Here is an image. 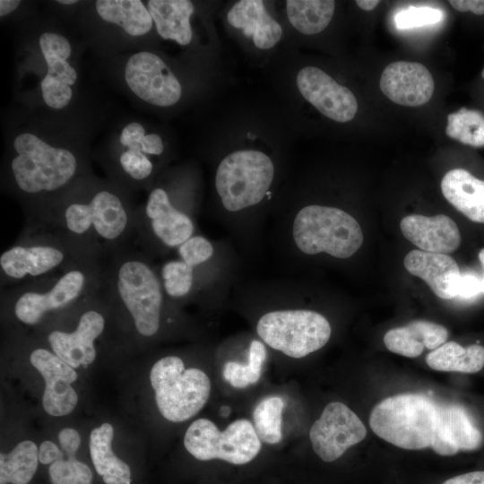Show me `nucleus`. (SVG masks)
<instances>
[{
    "label": "nucleus",
    "instance_id": "nucleus-1",
    "mask_svg": "<svg viewBox=\"0 0 484 484\" xmlns=\"http://www.w3.org/2000/svg\"><path fill=\"white\" fill-rule=\"evenodd\" d=\"M26 226L41 228L61 237L81 255L96 260L125 250L135 232V212L108 188L58 200Z\"/></svg>",
    "mask_w": 484,
    "mask_h": 484
},
{
    "label": "nucleus",
    "instance_id": "nucleus-2",
    "mask_svg": "<svg viewBox=\"0 0 484 484\" xmlns=\"http://www.w3.org/2000/svg\"><path fill=\"white\" fill-rule=\"evenodd\" d=\"M103 283L100 263L86 260L62 272L2 289V301L17 322L34 326L97 294Z\"/></svg>",
    "mask_w": 484,
    "mask_h": 484
},
{
    "label": "nucleus",
    "instance_id": "nucleus-3",
    "mask_svg": "<svg viewBox=\"0 0 484 484\" xmlns=\"http://www.w3.org/2000/svg\"><path fill=\"white\" fill-rule=\"evenodd\" d=\"M103 290L108 301L130 316L138 335L150 338L159 333L166 293L146 256L127 248L111 256Z\"/></svg>",
    "mask_w": 484,
    "mask_h": 484
},
{
    "label": "nucleus",
    "instance_id": "nucleus-4",
    "mask_svg": "<svg viewBox=\"0 0 484 484\" xmlns=\"http://www.w3.org/2000/svg\"><path fill=\"white\" fill-rule=\"evenodd\" d=\"M369 426L393 445L409 450L431 447L436 453L442 434V405L419 393L390 396L374 407Z\"/></svg>",
    "mask_w": 484,
    "mask_h": 484
},
{
    "label": "nucleus",
    "instance_id": "nucleus-5",
    "mask_svg": "<svg viewBox=\"0 0 484 484\" xmlns=\"http://www.w3.org/2000/svg\"><path fill=\"white\" fill-rule=\"evenodd\" d=\"M86 260L91 259L81 255L56 233L26 226L17 241L0 255L1 287L10 288L62 272Z\"/></svg>",
    "mask_w": 484,
    "mask_h": 484
},
{
    "label": "nucleus",
    "instance_id": "nucleus-6",
    "mask_svg": "<svg viewBox=\"0 0 484 484\" xmlns=\"http://www.w3.org/2000/svg\"><path fill=\"white\" fill-rule=\"evenodd\" d=\"M16 151L10 162L17 189L30 198L61 191L75 177L79 164L69 150L52 146L30 133L13 142Z\"/></svg>",
    "mask_w": 484,
    "mask_h": 484
},
{
    "label": "nucleus",
    "instance_id": "nucleus-7",
    "mask_svg": "<svg viewBox=\"0 0 484 484\" xmlns=\"http://www.w3.org/2000/svg\"><path fill=\"white\" fill-rule=\"evenodd\" d=\"M292 237L304 254L326 253L336 258H348L361 246L362 229L350 214L331 206L312 204L296 215Z\"/></svg>",
    "mask_w": 484,
    "mask_h": 484
},
{
    "label": "nucleus",
    "instance_id": "nucleus-8",
    "mask_svg": "<svg viewBox=\"0 0 484 484\" xmlns=\"http://www.w3.org/2000/svg\"><path fill=\"white\" fill-rule=\"evenodd\" d=\"M159 411L171 422H182L197 414L208 401L211 382L196 367L186 368L177 356L157 360L150 372Z\"/></svg>",
    "mask_w": 484,
    "mask_h": 484
},
{
    "label": "nucleus",
    "instance_id": "nucleus-9",
    "mask_svg": "<svg viewBox=\"0 0 484 484\" xmlns=\"http://www.w3.org/2000/svg\"><path fill=\"white\" fill-rule=\"evenodd\" d=\"M273 177L274 166L268 155L257 150H238L220 162L215 187L223 207L238 212L258 204Z\"/></svg>",
    "mask_w": 484,
    "mask_h": 484
},
{
    "label": "nucleus",
    "instance_id": "nucleus-10",
    "mask_svg": "<svg viewBox=\"0 0 484 484\" xmlns=\"http://www.w3.org/2000/svg\"><path fill=\"white\" fill-rule=\"evenodd\" d=\"M256 332L271 348L300 359L323 348L332 329L320 313L307 309L276 310L259 319Z\"/></svg>",
    "mask_w": 484,
    "mask_h": 484
},
{
    "label": "nucleus",
    "instance_id": "nucleus-11",
    "mask_svg": "<svg viewBox=\"0 0 484 484\" xmlns=\"http://www.w3.org/2000/svg\"><path fill=\"white\" fill-rule=\"evenodd\" d=\"M184 445L197 460L219 459L240 465L256 457L261 450V440L247 419H237L224 431H220L212 421L199 419L188 427Z\"/></svg>",
    "mask_w": 484,
    "mask_h": 484
},
{
    "label": "nucleus",
    "instance_id": "nucleus-12",
    "mask_svg": "<svg viewBox=\"0 0 484 484\" xmlns=\"http://www.w3.org/2000/svg\"><path fill=\"white\" fill-rule=\"evenodd\" d=\"M101 291L79 303L72 330L53 328L46 335L50 350L73 368L87 367L96 359L95 341L104 333L107 320Z\"/></svg>",
    "mask_w": 484,
    "mask_h": 484
},
{
    "label": "nucleus",
    "instance_id": "nucleus-13",
    "mask_svg": "<svg viewBox=\"0 0 484 484\" xmlns=\"http://www.w3.org/2000/svg\"><path fill=\"white\" fill-rule=\"evenodd\" d=\"M194 231L190 215L178 209L162 187L153 188L143 212H135V233L145 246L158 244L177 248L194 236Z\"/></svg>",
    "mask_w": 484,
    "mask_h": 484
},
{
    "label": "nucleus",
    "instance_id": "nucleus-14",
    "mask_svg": "<svg viewBox=\"0 0 484 484\" xmlns=\"http://www.w3.org/2000/svg\"><path fill=\"white\" fill-rule=\"evenodd\" d=\"M366 435V427L358 415L340 402L328 403L309 431L313 450L326 462L340 458Z\"/></svg>",
    "mask_w": 484,
    "mask_h": 484
},
{
    "label": "nucleus",
    "instance_id": "nucleus-15",
    "mask_svg": "<svg viewBox=\"0 0 484 484\" xmlns=\"http://www.w3.org/2000/svg\"><path fill=\"white\" fill-rule=\"evenodd\" d=\"M125 79L137 97L154 106H172L182 95L176 75L151 52L142 51L131 56L125 67Z\"/></svg>",
    "mask_w": 484,
    "mask_h": 484
},
{
    "label": "nucleus",
    "instance_id": "nucleus-16",
    "mask_svg": "<svg viewBox=\"0 0 484 484\" xmlns=\"http://www.w3.org/2000/svg\"><path fill=\"white\" fill-rule=\"evenodd\" d=\"M297 86L306 100L333 121L349 122L358 111V102L351 91L320 68H302L297 75Z\"/></svg>",
    "mask_w": 484,
    "mask_h": 484
},
{
    "label": "nucleus",
    "instance_id": "nucleus-17",
    "mask_svg": "<svg viewBox=\"0 0 484 484\" xmlns=\"http://www.w3.org/2000/svg\"><path fill=\"white\" fill-rule=\"evenodd\" d=\"M29 359L45 382L42 398L45 411L52 416L71 413L78 402L77 393L71 385L77 379L75 369L42 347L32 350Z\"/></svg>",
    "mask_w": 484,
    "mask_h": 484
},
{
    "label": "nucleus",
    "instance_id": "nucleus-18",
    "mask_svg": "<svg viewBox=\"0 0 484 484\" xmlns=\"http://www.w3.org/2000/svg\"><path fill=\"white\" fill-rule=\"evenodd\" d=\"M379 86L385 96L393 102L406 107H419L429 101L435 82L422 64L396 61L384 69Z\"/></svg>",
    "mask_w": 484,
    "mask_h": 484
},
{
    "label": "nucleus",
    "instance_id": "nucleus-19",
    "mask_svg": "<svg viewBox=\"0 0 484 484\" xmlns=\"http://www.w3.org/2000/svg\"><path fill=\"white\" fill-rule=\"evenodd\" d=\"M400 229L404 238L422 251L447 255L461 244L458 226L444 214L408 215L401 220Z\"/></svg>",
    "mask_w": 484,
    "mask_h": 484
},
{
    "label": "nucleus",
    "instance_id": "nucleus-20",
    "mask_svg": "<svg viewBox=\"0 0 484 484\" xmlns=\"http://www.w3.org/2000/svg\"><path fill=\"white\" fill-rule=\"evenodd\" d=\"M403 264L408 272L423 280L440 298H456L461 272L450 255L415 249L406 255Z\"/></svg>",
    "mask_w": 484,
    "mask_h": 484
},
{
    "label": "nucleus",
    "instance_id": "nucleus-21",
    "mask_svg": "<svg viewBox=\"0 0 484 484\" xmlns=\"http://www.w3.org/2000/svg\"><path fill=\"white\" fill-rule=\"evenodd\" d=\"M228 22L241 29L251 37L255 46L268 49L276 45L282 36L281 26L269 14L261 0H241L227 13Z\"/></svg>",
    "mask_w": 484,
    "mask_h": 484
},
{
    "label": "nucleus",
    "instance_id": "nucleus-22",
    "mask_svg": "<svg viewBox=\"0 0 484 484\" xmlns=\"http://www.w3.org/2000/svg\"><path fill=\"white\" fill-rule=\"evenodd\" d=\"M448 332L445 327L426 320H414L408 324L389 330L384 336V343L391 352L407 357L419 356L424 348L436 350L446 342Z\"/></svg>",
    "mask_w": 484,
    "mask_h": 484
},
{
    "label": "nucleus",
    "instance_id": "nucleus-23",
    "mask_svg": "<svg viewBox=\"0 0 484 484\" xmlns=\"http://www.w3.org/2000/svg\"><path fill=\"white\" fill-rule=\"evenodd\" d=\"M441 190L445 198L469 220L484 223V180L465 169H454L442 178Z\"/></svg>",
    "mask_w": 484,
    "mask_h": 484
},
{
    "label": "nucleus",
    "instance_id": "nucleus-24",
    "mask_svg": "<svg viewBox=\"0 0 484 484\" xmlns=\"http://www.w3.org/2000/svg\"><path fill=\"white\" fill-rule=\"evenodd\" d=\"M148 11L157 32L164 39L186 46L192 40L190 17L194 5L189 0H150Z\"/></svg>",
    "mask_w": 484,
    "mask_h": 484
},
{
    "label": "nucleus",
    "instance_id": "nucleus-25",
    "mask_svg": "<svg viewBox=\"0 0 484 484\" xmlns=\"http://www.w3.org/2000/svg\"><path fill=\"white\" fill-rule=\"evenodd\" d=\"M113 427L108 422L91 430L89 448L92 463L106 484H130L131 470L113 452Z\"/></svg>",
    "mask_w": 484,
    "mask_h": 484
},
{
    "label": "nucleus",
    "instance_id": "nucleus-26",
    "mask_svg": "<svg viewBox=\"0 0 484 484\" xmlns=\"http://www.w3.org/2000/svg\"><path fill=\"white\" fill-rule=\"evenodd\" d=\"M98 14L106 22L116 23L131 36H142L152 27L148 8L140 0H98Z\"/></svg>",
    "mask_w": 484,
    "mask_h": 484
},
{
    "label": "nucleus",
    "instance_id": "nucleus-27",
    "mask_svg": "<svg viewBox=\"0 0 484 484\" xmlns=\"http://www.w3.org/2000/svg\"><path fill=\"white\" fill-rule=\"evenodd\" d=\"M426 362L436 371L476 373L484 367V347L472 344L464 348L455 341H447L431 350Z\"/></svg>",
    "mask_w": 484,
    "mask_h": 484
},
{
    "label": "nucleus",
    "instance_id": "nucleus-28",
    "mask_svg": "<svg viewBox=\"0 0 484 484\" xmlns=\"http://www.w3.org/2000/svg\"><path fill=\"white\" fill-rule=\"evenodd\" d=\"M332 0H288L286 10L290 24L306 35L317 34L330 23L334 13Z\"/></svg>",
    "mask_w": 484,
    "mask_h": 484
},
{
    "label": "nucleus",
    "instance_id": "nucleus-29",
    "mask_svg": "<svg viewBox=\"0 0 484 484\" xmlns=\"http://www.w3.org/2000/svg\"><path fill=\"white\" fill-rule=\"evenodd\" d=\"M39 448L30 440L18 443L8 454H0V484H27L39 462Z\"/></svg>",
    "mask_w": 484,
    "mask_h": 484
},
{
    "label": "nucleus",
    "instance_id": "nucleus-30",
    "mask_svg": "<svg viewBox=\"0 0 484 484\" xmlns=\"http://www.w3.org/2000/svg\"><path fill=\"white\" fill-rule=\"evenodd\" d=\"M39 43L48 66L45 76L73 85L76 82L77 73L66 61L72 53L68 39L58 33L44 32Z\"/></svg>",
    "mask_w": 484,
    "mask_h": 484
},
{
    "label": "nucleus",
    "instance_id": "nucleus-31",
    "mask_svg": "<svg viewBox=\"0 0 484 484\" xmlns=\"http://www.w3.org/2000/svg\"><path fill=\"white\" fill-rule=\"evenodd\" d=\"M445 434L452 446L458 452L480 448L483 435L470 420L459 405H445Z\"/></svg>",
    "mask_w": 484,
    "mask_h": 484
},
{
    "label": "nucleus",
    "instance_id": "nucleus-32",
    "mask_svg": "<svg viewBox=\"0 0 484 484\" xmlns=\"http://www.w3.org/2000/svg\"><path fill=\"white\" fill-rule=\"evenodd\" d=\"M285 403L281 397L264 398L253 411L254 428L259 439L268 445L278 444L282 438V411Z\"/></svg>",
    "mask_w": 484,
    "mask_h": 484
},
{
    "label": "nucleus",
    "instance_id": "nucleus-33",
    "mask_svg": "<svg viewBox=\"0 0 484 484\" xmlns=\"http://www.w3.org/2000/svg\"><path fill=\"white\" fill-rule=\"evenodd\" d=\"M445 134L462 143L484 146V116L481 112L462 108L447 116Z\"/></svg>",
    "mask_w": 484,
    "mask_h": 484
},
{
    "label": "nucleus",
    "instance_id": "nucleus-34",
    "mask_svg": "<svg viewBox=\"0 0 484 484\" xmlns=\"http://www.w3.org/2000/svg\"><path fill=\"white\" fill-rule=\"evenodd\" d=\"M265 359L264 345L261 341H253L249 348L247 363L228 361L223 368L224 379L236 388H245L255 384L260 379Z\"/></svg>",
    "mask_w": 484,
    "mask_h": 484
},
{
    "label": "nucleus",
    "instance_id": "nucleus-35",
    "mask_svg": "<svg viewBox=\"0 0 484 484\" xmlns=\"http://www.w3.org/2000/svg\"><path fill=\"white\" fill-rule=\"evenodd\" d=\"M195 269L181 259L163 264L160 277L166 295L172 298L188 296L194 289Z\"/></svg>",
    "mask_w": 484,
    "mask_h": 484
},
{
    "label": "nucleus",
    "instance_id": "nucleus-36",
    "mask_svg": "<svg viewBox=\"0 0 484 484\" xmlns=\"http://www.w3.org/2000/svg\"><path fill=\"white\" fill-rule=\"evenodd\" d=\"M48 472L52 484H91L92 480L89 466L75 458L54 462Z\"/></svg>",
    "mask_w": 484,
    "mask_h": 484
},
{
    "label": "nucleus",
    "instance_id": "nucleus-37",
    "mask_svg": "<svg viewBox=\"0 0 484 484\" xmlns=\"http://www.w3.org/2000/svg\"><path fill=\"white\" fill-rule=\"evenodd\" d=\"M444 17L441 10L429 6L410 5L399 11L394 16L398 29L406 30L439 22Z\"/></svg>",
    "mask_w": 484,
    "mask_h": 484
},
{
    "label": "nucleus",
    "instance_id": "nucleus-38",
    "mask_svg": "<svg viewBox=\"0 0 484 484\" xmlns=\"http://www.w3.org/2000/svg\"><path fill=\"white\" fill-rule=\"evenodd\" d=\"M118 163L123 172L135 182L148 179L153 172L152 162L138 149L124 151L118 158Z\"/></svg>",
    "mask_w": 484,
    "mask_h": 484
},
{
    "label": "nucleus",
    "instance_id": "nucleus-39",
    "mask_svg": "<svg viewBox=\"0 0 484 484\" xmlns=\"http://www.w3.org/2000/svg\"><path fill=\"white\" fill-rule=\"evenodd\" d=\"M179 259L194 268L207 262L213 255L212 243L203 236H193L177 247Z\"/></svg>",
    "mask_w": 484,
    "mask_h": 484
},
{
    "label": "nucleus",
    "instance_id": "nucleus-40",
    "mask_svg": "<svg viewBox=\"0 0 484 484\" xmlns=\"http://www.w3.org/2000/svg\"><path fill=\"white\" fill-rule=\"evenodd\" d=\"M481 279L473 272L461 273L457 287V296L462 298H471L481 292Z\"/></svg>",
    "mask_w": 484,
    "mask_h": 484
},
{
    "label": "nucleus",
    "instance_id": "nucleus-41",
    "mask_svg": "<svg viewBox=\"0 0 484 484\" xmlns=\"http://www.w3.org/2000/svg\"><path fill=\"white\" fill-rule=\"evenodd\" d=\"M144 136L145 130L143 126L139 123L133 122L123 128L119 142L127 149H138L142 151L141 142Z\"/></svg>",
    "mask_w": 484,
    "mask_h": 484
},
{
    "label": "nucleus",
    "instance_id": "nucleus-42",
    "mask_svg": "<svg viewBox=\"0 0 484 484\" xmlns=\"http://www.w3.org/2000/svg\"><path fill=\"white\" fill-rule=\"evenodd\" d=\"M58 440L62 450L68 458H75V454L81 444L79 433L71 428H64L58 434Z\"/></svg>",
    "mask_w": 484,
    "mask_h": 484
},
{
    "label": "nucleus",
    "instance_id": "nucleus-43",
    "mask_svg": "<svg viewBox=\"0 0 484 484\" xmlns=\"http://www.w3.org/2000/svg\"><path fill=\"white\" fill-rule=\"evenodd\" d=\"M64 459V454L58 446L51 441H44L39 448V461L42 464L53 463Z\"/></svg>",
    "mask_w": 484,
    "mask_h": 484
},
{
    "label": "nucleus",
    "instance_id": "nucleus-44",
    "mask_svg": "<svg viewBox=\"0 0 484 484\" xmlns=\"http://www.w3.org/2000/svg\"><path fill=\"white\" fill-rule=\"evenodd\" d=\"M141 150L144 154L160 155L164 146L162 140L157 134H149L141 142Z\"/></svg>",
    "mask_w": 484,
    "mask_h": 484
},
{
    "label": "nucleus",
    "instance_id": "nucleus-45",
    "mask_svg": "<svg viewBox=\"0 0 484 484\" xmlns=\"http://www.w3.org/2000/svg\"><path fill=\"white\" fill-rule=\"evenodd\" d=\"M451 5L459 12L471 11L474 14H484V0H452Z\"/></svg>",
    "mask_w": 484,
    "mask_h": 484
},
{
    "label": "nucleus",
    "instance_id": "nucleus-46",
    "mask_svg": "<svg viewBox=\"0 0 484 484\" xmlns=\"http://www.w3.org/2000/svg\"><path fill=\"white\" fill-rule=\"evenodd\" d=\"M442 484H484V471H471L453 477Z\"/></svg>",
    "mask_w": 484,
    "mask_h": 484
},
{
    "label": "nucleus",
    "instance_id": "nucleus-47",
    "mask_svg": "<svg viewBox=\"0 0 484 484\" xmlns=\"http://www.w3.org/2000/svg\"><path fill=\"white\" fill-rule=\"evenodd\" d=\"M21 4V1L19 0H1L0 1V16L4 17L10 13L11 12L14 11L19 4Z\"/></svg>",
    "mask_w": 484,
    "mask_h": 484
},
{
    "label": "nucleus",
    "instance_id": "nucleus-48",
    "mask_svg": "<svg viewBox=\"0 0 484 484\" xmlns=\"http://www.w3.org/2000/svg\"><path fill=\"white\" fill-rule=\"evenodd\" d=\"M380 2L378 0H358L356 1L357 5L364 11H372L374 10Z\"/></svg>",
    "mask_w": 484,
    "mask_h": 484
},
{
    "label": "nucleus",
    "instance_id": "nucleus-49",
    "mask_svg": "<svg viewBox=\"0 0 484 484\" xmlns=\"http://www.w3.org/2000/svg\"><path fill=\"white\" fill-rule=\"evenodd\" d=\"M229 412H230L229 407H228V406L221 407L220 413H221L222 416H225V417L229 416Z\"/></svg>",
    "mask_w": 484,
    "mask_h": 484
},
{
    "label": "nucleus",
    "instance_id": "nucleus-50",
    "mask_svg": "<svg viewBox=\"0 0 484 484\" xmlns=\"http://www.w3.org/2000/svg\"><path fill=\"white\" fill-rule=\"evenodd\" d=\"M56 2L59 3V4H76L78 1H76V0H58Z\"/></svg>",
    "mask_w": 484,
    "mask_h": 484
},
{
    "label": "nucleus",
    "instance_id": "nucleus-51",
    "mask_svg": "<svg viewBox=\"0 0 484 484\" xmlns=\"http://www.w3.org/2000/svg\"><path fill=\"white\" fill-rule=\"evenodd\" d=\"M479 259L481 263V264L483 265L484 267V248H482L480 253H479Z\"/></svg>",
    "mask_w": 484,
    "mask_h": 484
},
{
    "label": "nucleus",
    "instance_id": "nucleus-52",
    "mask_svg": "<svg viewBox=\"0 0 484 484\" xmlns=\"http://www.w3.org/2000/svg\"><path fill=\"white\" fill-rule=\"evenodd\" d=\"M480 286H481V292L484 293V276L481 278Z\"/></svg>",
    "mask_w": 484,
    "mask_h": 484
},
{
    "label": "nucleus",
    "instance_id": "nucleus-53",
    "mask_svg": "<svg viewBox=\"0 0 484 484\" xmlns=\"http://www.w3.org/2000/svg\"><path fill=\"white\" fill-rule=\"evenodd\" d=\"M481 76H482V78L484 79V69H483V71H482V73H481Z\"/></svg>",
    "mask_w": 484,
    "mask_h": 484
}]
</instances>
